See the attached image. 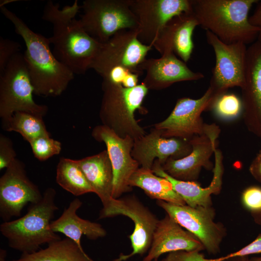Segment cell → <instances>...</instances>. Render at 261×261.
I'll return each instance as SVG.
<instances>
[{"label": "cell", "instance_id": "obj_9", "mask_svg": "<svg viewBox=\"0 0 261 261\" xmlns=\"http://www.w3.org/2000/svg\"><path fill=\"white\" fill-rule=\"evenodd\" d=\"M118 215L126 216L134 223L133 232L130 235L132 251L120 254L114 261H126L136 255H143L149 250L159 220L156 216L134 196L112 198L103 205L99 218Z\"/></svg>", "mask_w": 261, "mask_h": 261}, {"label": "cell", "instance_id": "obj_12", "mask_svg": "<svg viewBox=\"0 0 261 261\" xmlns=\"http://www.w3.org/2000/svg\"><path fill=\"white\" fill-rule=\"evenodd\" d=\"M130 7L138 21V39L151 46L173 18L192 13L191 0H131Z\"/></svg>", "mask_w": 261, "mask_h": 261}, {"label": "cell", "instance_id": "obj_8", "mask_svg": "<svg viewBox=\"0 0 261 261\" xmlns=\"http://www.w3.org/2000/svg\"><path fill=\"white\" fill-rule=\"evenodd\" d=\"M157 204L182 227L193 234L208 253L216 255L220 252L226 229L223 224L215 221L216 213L212 206L192 207L161 200H157Z\"/></svg>", "mask_w": 261, "mask_h": 261}, {"label": "cell", "instance_id": "obj_6", "mask_svg": "<svg viewBox=\"0 0 261 261\" xmlns=\"http://www.w3.org/2000/svg\"><path fill=\"white\" fill-rule=\"evenodd\" d=\"M130 3L131 0H85L80 5L79 20L85 31L103 44L120 31H137L139 23Z\"/></svg>", "mask_w": 261, "mask_h": 261}, {"label": "cell", "instance_id": "obj_11", "mask_svg": "<svg viewBox=\"0 0 261 261\" xmlns=\"http://www.w3.org/2000/svg\"><path fill=\"white\" fill-rule=\"evenodd\" d=\"M206 41L213 48L215 64L212 70L211 87L214 97L228 88L245 85L246 65V44L242 42L227 44L208 30Z\"/></svg>", "mask_w": 261, "mask_h": 261}, {"label": "cell", "instance_id": "obj_24", "mask_svg": "<svg viewBox=\"0 0 261 261\" xmlns=\"http://www.w3.org/2000/svg\"><path fill=\"white\" fill-rule=\"evenodd\" d=\"M210 143L193 145L192 151L179 159L169 158L161 165L163 170L177 180L193 181L198 176L201 168L207 164L208 159L215 148L214 140L210 137Z\"/></svg>", "mask_w": 261, "mask_h": 261}, {"label": "cell", "instance_id": "obj_30", "mask_svg": "<svg viewBox=\"0 0 261 261\" xmlns=\"http://www.w3.org/2000/svg\"><path fill=\"white\" fill-rule=\"evenodd\" d=\"M216 114L223 118H233L240 112L242 103L234 94H222L214 100Z\"/></svg>", "mask_w": 261, "mask_h": 261}, {"label": "cell", "instance_id": "obj_10", "mask_svg": "<svg viewBox=\"0 0 261 261\" xmlns=\"http://www.w3.org/2000/svg\"><path fill=\"white\" fill-rule=\"evenodd\" d=\"M153 46L141 42L137 31L123 30L102 44L90 69L97 73L114 67H121L142 75V65Z\"/></svg>", "mask_w": 261, "mask_h": 261}, {"label": "cell", "instance_id": "obj_7", "mask_svg": "<svg viewBox=\"0 0 261 261\" xmlns=\"http://www.w3.org/2000/svg\"><path fill=\"white\" fill-rule=\"evenodd\" d=\"M32 85L23 54L15 55L0 74V117H11L17 112L31 113L42 117L47 106L37 104L33 99Z\"/></svg>", "mask_w": 261, "mask_h": 261}, {"label": "cell", "instance_id": "obj_28", "mask_svg": "<svg viewBox=\"0 0 261 261\" xmlns=\"http://www.w3.org/2000/svg\"><path fill=\"white\" fill-rule=\"evenodd\" d=\"M43 117L24 112H17L1 120V128L7 131L19 133L29 143L43 136H50Z\"/></svg>", "mask_w": 261, "mask_h": 261}, {"label": "cell", "instance_id": "obj_34", "mask_svg": "<svg viewBox=\"0 0 261 261\" xmlns=\"http://www.w3.org/2000/svg\"><path fill=\"white\" fill-rule=\"evenodd\" d=\"M16 154L10 138L0 135V170L7 168L16 159Z\"/></svg>", "mask_w": 261, "mask_h": 261}, {"label": "cell", "instance_id": "obj_19", "mask_svg": "<svg viewBox=\"0 0 261 261\" xmlns=\"http://www.w3.org/2000/svg\"><path fill=\"white\" fill-rule=\"evenodd\" d=\"M214 151L215 155L214 175L209 186L205 188L194 181H184L173 178L163 170L157 160L154 161L152 171L156 175L169 181L174 190L183 199L187 205L192 207L212 206L211 195L220 192L223 173L220 154L215 148Z\"/></svg>", "mask_w": 261, "mask_h": 261}, {"label": "cell", "instance_id": "obj_33", "mask_svg": "<svg viewBox=\"0 0 261 261\" xmlns=\"http://www.w3.org/2000/svg\"><path fill=\"white\" fill-rule=\"evenodd\" d=\"M198 250H181L169 253L164 261H224L225 256L216 259H207Z\"/></svg>", "mask_w": 261, "mask_h": 261}, {"label": "cell", "instance_id": "obj_18", "mask_svg": "<svg viewBox=\"0 0 261 261\" xmlns=\"http://www.w3.org/2000/svg\"><path fill=\"white\" fill-rule=\"evenodd\" d=\"M204 247L191 233L185 230L167 214L159 220L154 232L152 243L143 261H154L166 253L185 250L201 251Z\"/></svg>", "mask_w": 261, "mask_h": 261}, {"label": "cell", "instance_id": "obj_35", "mask_svg": "<svg viewBox=\"0 0 261 261\" xmlns=\"http://www.w3.org/2000/svg\"><path fill=\"white\" fill-rule=\"evenodd\" d=\"M261 253V233L249 244L241 249L225 256L226 259L234 257H246L250 255Z\"/></svg>", "mask_w": 261, "mask_h": 261}, {"label": "cell", "instance_id": "obj_29", "mask_svg": "<svg viewBox=\"0 0 261 261\" xmlns=\"http://www.w3.org/2000/svg\"><path fill=\"white\" fill-rule=\"evenodd\" d=\"M34 157L40 161H45L53 156L58 155L61 144L50 136L39 137L29 143Z\"/></svg>", "mask_w": 261, "mask_h": 261}, {"label": "cell", "instance_id": "obj_41", "mask_svg": "<svg viewBox=\"0 0 261 261\" xmlns=\"http://www.w3.org/2000/svg\"><path fill=\"white\" fill-rule=\"evenodd\" d=\"M249 261H261V256L252 257L249 259Z\"/></svg>", "mask_w": 261, "mask_h": 261}, {"label": "cell", "instance_id": "obj_27", "mask_svg": "<svg viewBox=\"0 0 261 261\" xmlns=\"http://www.w3.org/2000/svg\"><path fill=\"white\" fill-rule=\"evenodd\" d=\"M56 181L62 188L75 196L94 193L77 160L61 158L57 166Z\"/></svg>", "mask_w": 261, "mask_h": 261}, {"label": "cell", "instance_id": "obj_16", "mask_svg": "<svg viewBox=\"0 0 261 261\" xmlns=\"http://www.w3.org/2000/svg\"><path fill=\"white\" fill-rule=\"evenodd\" d=\"M157 58L145 59L142 65L145 76L142 83L148 89L160 90L178 82L201 79L200 72L191 71L170 49L163 50Z\"/></svg>", "mask_w": 261, "mask_h": 261}, {"label": "cell", "instance_id": "obj_15", "mask_svg": "<svg viewBox=\"0 0 261 261\" xmlns=\"http://www.w3.org/2000/svg\"><path fill=\"white\" fill-rule=\"evenodd\" d=\"M214 99L210 87L199 99H179L168 117L156 124L155 128L160 130L165 137L185 139L193 134L200 133L202 131L200 115Z\"/></svg>", "mask_w": 261, "mask_h": 261}, {"label": "cell", "instance_id": "obj_31", "mask_svg": "<svg viewBox=\"0 0 261 261\" xmlns=\"http://www.w3.org/2000/svg\"><path fill=\"white\" fill-rule=\"evenodd\" d=\"M242 202L251 215L261 213V187L255 186L246 188L242 193Z\"/></svg>", "mask_w": 261, "mask_h": 261}, {"label": "cell", "instance_id": "obj_5", "mask_svg": "<svg viewBox=\"0 0 261 261\" xmlns=\"http://www.w3.org/2000/svg\"><path fill=\"white\" fill-rule=\"evenodd\" d=\"M102 97L99 116L106 126L121 138L134 140L146 134L135 119L137 110L143 111L142 103L148 89L143 83L132 88L102 83Z\"/></svg>", "mask_w": 261, "mask_h": 261}, {"label": "cell", "instance_id": "obj_14", "mask_svg": "<svg viewBox=\"0 0 261 261\" xmlns=\"http://www.w3.org/2000/svg\"><path fill=\"white\" fill-rule=\"evenodd\" d=\"M93 138L106 145L114 174L112 198H119L131 190L130 179L139 164L131 156L134 140L130 137L121 138L105 125L95 126L91 132Z\"/></svg>", "mask_w": 261, "mask_h": 261}, {"label": "cell", "instance_id": "obj_36", "mask_svg": "<svg viewBox=\"0 0 261 261\" xmlns=\"http://www.w3.org/2000/svg\"><path fill=\"white\" fill-rule=\"evenodd\" d=\"M251 16H249V22L253 26L257 28L259 33L257 41L261 42V1H259Z\"/></svg>", "mask_w": 261, "mask_h": 261}, {"label": "cell", "instance_id": "obj_13", "mask_svg": "<svg viewBox=\"0 0 261 261\" xmlns=\"http://www.w3.org/2000/svg\"><path fill=\"white\" fill-rule=\"evenodd\" d=\"M43 194L27 176L25 165L17 158L0 178V217L5 221L19 217L28 203L39 201Z\"/></svg>", "mask_w": 261, "mask_h": 261}, {"label": "cell", "instance_id": "obj_42", "mask_svg": "<svg viewBox=\"0 0 261 261\" xmlns=\"http://www.w3.org/2000/svg\"><path fill=\"white\" fill-rule=\"evenodd\" d=\"M154 261H158L157 260ZM161 261H164L163 260H162Z\"/></svg>", "mask_w": 261, "mask_h": 261}, {"label": "cell", "instance_id": "obj_39", "mask_svg": "<svg viewBox=\"0 0 261 261\" xmlns=\"http://www.w3.org/2000/svg\"><path fill=\"white\" fill-rule=\"evenodd\" d=\"M254 222L261 228V213L251 215Z\"/></svg>", "mask_w": 261, "mask_h": 261}, {"label": "cell", "instance_id": "obj_23", "mask_svg": "<svg viewBox=\"0 0 261 261\" xmlns=\"http://www.w3.org/2000/svg\"><path fill=\"white\" fill-rule=\"evenodd\" d=\"M244 103L255 118L261 132V42L256 41L247 49Z\"/></svg>", "mask_w": 261, "mask_h": 261}, {"label": "cell", "instance_id": "obj_25", "mask_svg": "<svg viewBox=\"0 0 261 261\" xmlns=\"http://www.w3.org/2000/svg\"><path fill=\"white\" fill-rule=\"evenodd\" d=\"M131 187L142 189L150 198L177 205H186L183 199L174 190L171 182L164 177L156 175L152 170L139 168L132 175Z\"/></svg>", "mask_w": 261, "mask_h": 261}, {"label": "cell", "instance_id": "obj_32", "mask_svg": "<svg viewBox=\"0 0 261 261\" xmlns=\"http://www.w3.org/2000/svg\"><path fill=\"white\" fill-rule=\"evenodd\" d=\"M20 47L18 42L0 37V74L12 58L20 52Z\"/></svg>", "mask_w": 261, "mask_h": 261}, {"label": "cell", "instance_id": "obj_4", "mask_svg": "<svg viewBox=\"0 0 261 261\" xmlns=\"http://www.w3.org/2000/svg\"><path fill=\"white\" fill-rule=\"evenodd\" d=\"M56 196L54 188H46L42 198L30 204L23 216L0 224V233L7 239L10 247L22 254L32 253L43 245L61 239L50 227L55 212L58 209Z\"/></svg>", "mask_w": 261, "mask_h": 261}, {"label": "cell", "instance_id": "obj_22", "mask_svg": "<svg viewBox=\"0 0 261 261\" xmlns=\"http://www.w3.org/2000/svg\"><path fill=\"white\" fill-rule=\"evenodd\" d=\"M77 161L94 193L100 199L102 206L107 204L113 198L114 181L112 165L107 150Z\"/></svg>", "mask_w": 261, "mask_h": 261}, {"label": "cell", "instance_id": "obj_3", "mask_svg": "<svg viewBox=\"0 0 261 261\" xmlns=\"http://www.w3.org/2000/svg\"><path fill=\"white\" fill-rule=\"evenodd\" d=\"M258 0H191L192 12L200 26L227 44L257 41L259 30L249 22Z\"/></svg>", "mask_w": 261, "mask_h": 261}, {"label": "cell", "instance_id": "obj_40", "mask_svg": "<svg viewBox=\"0 0 261 261\" xmlns=\"http://www.w3.org/2000/svg\"><path fill=\"white\" fill-rule=\"evenodd\" d=\"M7 251L6 250L0 249V261H6Z\"/></svg>", "mask_w": 261, "mask_h": 261}, {"label": "cell", "instance_id": "obj_37", "mask_svg": "<svg viewBox=\"0 0 261 261\" xmlns=\"http://www.w3.org/2000/svg\"><path fill=\"white\" fill-rule=\"evenodd\" d=\"M251 172L254 177L261 182V154L252 165Z\"/></svg>", "mask_w": 261, "mask_h": 261}, {"label": "cell", "instance_id": "obj_26", "mask_svg": "<svg viewBox=\"0 0 261 261\" xmlns=\"http://www.w3.org/2000/svg\"><path fill=\"white\" fill-rule=\"evenodd\" d=\"M12 261H93L74 241L69 238L48 244L44 249L32 253L22 254Z\"/></svg>", "mask_w": 261, "mask_h": 261}, {"label": "cell", "instance_id": "obj_17", "mask_svg": "<svg viewBox=\"0 0 261 261\" xmlns=\"http://www.w3.org/2000/svg\"><path fill=\"white\" fill-rule=\"evenodd\" d=\"M188 152L185 142L163 137L160 131L154 128L150 133L134 140L131 156L142 168L152 170L155 160L162 165L169 158H182L188 155Z\"/></svg>", "mask_w": 261, "mask_h": 261}, {"label": "cell", "instance_id": "obj_2", "mask_svg": "<svg viewBox=\"0 0 261 261\" xmlns=\"http://www.w3.org/2000/svg\"><path fill=\"white\" fill-rule=\"evenodd\" d=\"M2 14L14 25L25 44L24 58L34 88L43 97L61 95L74 78V73L58 61L50 48L48 38L31 30L15 14L4 5Z\"/></svg>", "mask_w": 261, "mask_h": 261}, {"label": "cell", "instance_id": "obj_21", "mask_svg": "<svg viewBox=\"0 0 261 261\" xmlns=\"http://www.w3.org/2000/svg\"><path fill=\"white\" fill-rule=\"evenodd\" d=\"M82 205V202L78 198L73 199L61 215L52 220L50 224L54 232L63 234L81 247L82 235L94 240L106 235V231L101 224L81 218L77 215L76 212Z\"/></svg>", "mask_w": 261, "mask_h": 261}, {"label": "cell", "instance_id": "obj_1", "mask_svg": "<svg viewBox=\"0 0 261 261\" xmlns=\"http://www.w3.org/2000/svg\"><path fill=\"white\" fill-rule=\"evenodd\" d=\"M81 10L78 1L59 8L58 3L49 0L43 11L42 19L53 25V35L48 38L57 59L74 74H83L89 69L101 46L84 29L76 19Z\"/></svg>", "mask_w": 261, "mask_h": 261}, {"label": "cell", "instance_id": "obj_38", "mask_svg": "<svg viewBox=\"0 0 261 261\" xmlns=\"http://www.w3.org/2000/svg\"><path fill=\"white\" fill-rule=\"evenodd\" d=\"M224 261H249L248 256L234 257L225 260Z\"/></svg>", "mask_w": 261, "mask_h": 261}, {"label": "cell", "instance_id": "obj_20", "mask_svg": "<svg viewBox=\"0 0 261 261\" xmlns=\"http://www.w3.org/2000/svg\"><path fill=\"white\" fill-rule=\"evenodd\" d=\"M198 26L192 12L175 16L169 22L152 46L160 53L164 49H172L186 63L193 50L192 36Z\"/></svg>", "mask_w": 261, "mask_h": 261}]
</instances>
